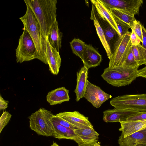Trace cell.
Segmentation results:
<instances>
[{
    "instance_id": "6da1fadb",
    "label": "cell",
    "mask_w": 146,
    "mask_h": 146,
    "mask_svg": "<svg viewBox=\"0 0 146 146\" xmlns=\"http://www.w3.org/2000/svg\"><path fill=\"white\" fill-rule=\"evenodd\" d=\"M35 14L40 25L46 50V39L52 24L56 19V0H24Z\"/></svg>"
},
{
    "instance_id": "7a4b0ae2",
    "label": "cell",
    "mask_w": 146,
    "mask_h": 146,
    "mask_svg": "<svg viewBox=\"0 0 146 146\" xmlns=\"http://www.w3.org/2000/svg\"><path fill=\"white\" fill-rule=\"evenodd\" d=\"M26 5V12L19 19L23 24V28L28 32L35 45L37 52V59L48 64L46 50L40 25L33 11L28 6Z\"/></svg>"
},
{
    "instance_id": "3957f363",
    "label": "cell",
    "mask_w": 146,
    "mask_h": 146,
    "mask_svg": "<svg viewBox=\"0 0 146 146\" xmlns=\"http://www.w3.org/2000/svg\"><path fill=\"white\" fill-rule=\"evenodd\" d=\"M137 68H130L123 66L104 69L101 75L102 78L108 83L115 87L128 85L138 77Z\"/></svg>"
},
{
    "instance_id": "277c9868",
    "label": "cell",
    "mask_w": 146,
    "mask_h": 146,
    "mask_svg": "<svg viewBox=\"0 0 146 146\" xmlns=\"http://www.w3.org/2000/svg\"><path fill=\"white\" fill-rule=\"evenodd\" d=\"M53 115L50 111L40 108L28 117L31 129L38 135L52 137L54 131L52 120Z\"/></svg>"
},
{
    "instance_id": "5b68a950",
    "label": "cell",
    "mask_w": 146,
    "mask_h": 146,
    "mask_svg": "<svg viewBox=\"0 0 146 146\" xmlns=\"http://www.w3.org/2000/svg\"><path fill=\"white\" fill-rule=\"evenodd\" d=\"M110 103L116 109L146 113V93L120 96L112 98Z\"/></svg>"
},
{
    "instance_id": "8992f818",
    "label": "cell",
    "mask_w": 146,
    "mask_h": 146,
    "mask_svg": "<svg viewBox=\"0 0 146 146\" xmlns=\"http://www.w3.org/2000/svg\"><path fill=\"white\" fill-rule=\"evenodd\" d=\"M131 32L128 31L116 42L110 60L108 67L110 68L120 67L124 65L131 48Z\"/></svg>"
},
{
    "instance_id": "52a82bcc",
    "label": "cell",
    "mask_w": 146,
    "mask_h": 146,
    "mask_svg": "<svg viewBox=\"0 0 146 146\" xmlns=\"http://www.w3.org/2000/svg\"><path fill=\"white\" fill-rule=\"evenodd\" d=\"M19 39L16 50V61L22 63L37 59V52L35 45L28 32L24 28Z\"/></svg>"
},
{
    "instance_id": "ba28073f",
    "label": "cell",
    "mask_w": 146,
    "mask_h": 146,
    "mask_svg": "<svg viewBox=\"0 0 146 146\" xmlns=\"http://www.w3.org/2000/svg\"><path fill=\"white\" fill-rule=\"evenodd\" d=\"M108 9L119 10L130 15L134 17L139 15L140 7L143 3L142 0H100Z\"/></svg>"
},
{
    "instance_id": "9c48e42d",
    "label": "cell",
    "mask_w": 146,
    "mask_h": 146,
    "mask_svg": "<svg viewBox=\"0 0 146 146\" xmlns=\"http://www.w3.org/2000/svg\"><path fill=\"white\" fill-rule=\"evenodd\" d=\"M92 4V8L91 12L95 16L103 30L112 53L114 50L115 43L120 37L110 23L98 12L94 5Z\"/></svg>"
},
{
    "instance_id": "30bf717a",
    "label": "cell",
    "mask_w": 146,
    "mask_h": 146,
    "mask_svg": "<svg viewBox=\"0 0 146 146\" xmlns=\"http://www.w3.org/2000/svg\"><path fill=\"white\" fill-rule=\"evenodd\" d=\"M111 97L99 87L88 81L84 97L94 107L99 108L103 103Z\"/></svg>"
},
{
    "instance_id": "8fae6325",
    "label": "cell",
    "mask_w": 146,
    "mask_h": 146,
    "mask_svg": "<svg viewBox=\"0 0 146 146\" xmlns=\"http://www.w3.org/2000/svg\"><path fill=\"white\" fill-rule=\"evenodd\" d=\"M74 140L79 146H96L98 143L99 134L93 128L77 129L74 130Z\"/></svg>"
},
{
    "instance_id": "7c38bea8",
    "label": "cell",
    "mask_w": 146,
    "mask_h": 146,
    "mask_svg": "<svg viewBox=\"0 0 146 146\" xmlns=\"http://www.w3.org/2000/svg\"><path fill=\"white\" fill-rule=\"evenodd\" d=\"M55 115L64 119L76 129L93 128L88 118L78 111H65L59 113Z\"/></svg>"
},
{
    "instance_id": "4fadbf2b",
    "label": "cell",
    "mask_w": 146,
    "mask_h": 146,
    "mask_svg": "<svg viewBox=\"0 0 146 146\" xmlns=\"http://www.w3.org/2000/svg\"><path fill=\"white\" fill-rule=\"evenodd\" d=\"M139 113L131 110L114 108L104 111L103 119L106 123L120 122L126 121L129 117Z\"/></svg>"
},
{
    "instance_id": "5bb4252c",
    "label": "cell",
    "mask_w": 146,
    "mask_h": 146,
    "mask_svg": "<svg viewBox=\"0 0 146 146\" xmlns=\"http://www.w3.org/2000/svg\"><path fill=\"white\" fill-rule=\"evenodd\" d=\"M118 142L119 146H146V128L125 137L121 133Z\"/></svg>"
},
{
    "instance_id": "9a60e30c",
    "label": "cell",
    "mask_w": 146,
    "mask_h": 146,
    "mask_svg": "<svg viewBox=\"0 0 146 146\" xmlns=\"http://www.w3.org/2000/svg\"><path fill=\"white\" fill-rule=\"evenodd\" d=\"M46 53L47 62L49 70L54 75H57L61 66V59L59 52L52 47L46 39Z\"/></svg>"
},
{
    "instance_id": "2e32d148",
    "label": "cell",
    "mask_w": 146,
    "mask_h": 146,
    "mask_svg": "<svg viewBox=\"0 0 146 146\" xmlns=\"http://www.w3.org/2000/svg\"><path fill=\"white\" fill-rule=\"evenodd\" d=\"M81 59L84 66L88 69L100 65L102 59V56L90 44H86Z\"/></svg>"
},
{
    "instance_id": "e0dca14e",
    "label": "cell",
    "mask_w": 146,
    "mask_h": 146,
    "mask_svg": "<svg viewBox=\"0 0 146 146\" xmlns=\"http://www.w3.org/2000/svg\"><path fill=\"white\" fill-rule=\"evenodd\" d=\"M88 70L84 66L78 72H76V85L74 91L76 94V102H78L84 97L88 81Z\"/></svg>"
},
{
    "instance_id": "ac0fdd59",
    "label": "cell",
    "mask_w": 146,
    "mask_h": 146,
    "mask_svg": "<svg viewBox=\"0 0 146 146\" xmlns=\"http://www.w3.org/2000/svg\"><path fill=\"white\" fill-rule=\"evenodd\" d=\"M69 90L63 87L49 92L46 96L47 101L52 106L69 101Z\"/></svg>"
},
{
    "instance_id": "d6986e66",
    "label": "cell",
    "mask_w": 146,
    "mask_h": 146,
    "mask_svg": "<svg viewBox=\"0 0 146 146\" xmlns=\"http://www.w3.org/2000/svg\"><path fill=\"white\" fill-rule=\"evenodd\" d=\"M121 127L119 130L124 137L146 128V120L135 121H125L119 122Z\"/></svg>"
},
{
    "instance_id": "ffe728a7",
    "label": "cell",
    "mask_w": 146,
    "mask_h": 146,
    "mask_svg": "<svg viewBox=\"0 0 146 146\" xmlns=\"http://www.w3.org/2000/svg\"><path fill=\"white\" fill-rule=\"evenodd\" d=\"M62 37L56 19L52 25L47 38L51 46L58 52L61 48Z\"/></svg>"
},
{
    "instance_id": "44dd1931",
    "label": "cell",
    "mask_w": 146,
    "mask_h": 146,
    "mask_svg": "<svg viewBox=\"0 0 146 146\" xmlns=\"http://www.w3.org/2000/svg\"><path fill=\"white\" fill-rule=\"evenodd\" d=\"M52 120L54 127L52 137L59 139H66L74 140L75 133L74 130L60 125L52 118Z\"/></svg>"
},
{
    "instance_id": "7402d4cb",
    "label": "cell",
    "mask_w": 146,
    "mask_h": 146,
    "mask_svg": "<svg viewBox=\"0 0 146 146\" xmlns=\"http://www.w3.org/2000/svg\"><path fill=\"white\" fill-rule=\"evenodd\" d=\"M90 1L95 6L98 12L110 23L120 37L117 25L109 10L103 4L100 0H91Z\"/></svg>"
},
{
    "instance_id": "603a6c76",
    "label": "cell",
    "mask_w": 146,
    "mask_h": 146,
    "mask_svg": "<svg viewBox=\"0 0 146 146\" xmlns=\"http://www.w3.org/2000/svg\"><path fill=\"white\" fill-rule=\"evenodd\" d=\"M90 19L94 21V25L96 28L97 33L100 40L105 48L108 57L110 60L111 56V52L110 46L106 40L104 32L100 26L95 16L91 12Z\"/></svg>"
},
{
    "instance_id": "cb8c5ba5",
    "label": "cell",
    "mask_w": 146,
    "mask_h": 146,
    "mask_svg": "<svg viewBox=\"0 0 146 146\" xmlns=\"http://www.w3.org/2000/svg\"><path fill=\"white\" fill-rule=\"evenodd\" d=\"M131 50L138 66H146V50L140 44L137 46L131 45Z\"/></svg>"
},
{
    "instance_id": "d4e9b609",
    "label": "cell",
    "mask_w": 146,
    "mask_h": 146,
    "mask_svg": "<svg viewBox=\"0 0 146 146\" xmlns=\"http://www.w3.org/2000/svg\"><path fill=\"white\" fill-rule=\"evenodd\" d=\"M108 9L112 15L127 24L130 26L131 28L132 27L133 22L135 19L134 17L127 14L116 9Z\"/></svg>"
},
{
    "instance_id": "484cf974",
    "label": "cell",
    "mask_w": 146,
    "mask_h": 146,
    "mask_svg": "<svg viewBox=\"0 0 146 146\" xmlns=\"http://www.w3.org/2000/svg\"><path fill=\"white\" fill-rule=\"evenodd\" d=\"M70 44L73 52L81 58L86 45L85 42L78 38H75L70 42Z\"/></svg>"
},
{
    "instance_id": "4316f807",
    "label": "cell",
    "mask_w": 146,
    "mask_h": 146,
    "mask_svg": "<svg viewBox=\"0 0 146 146\" xmlns=\"http://www.w3.org/2000/svg\"><path fill=\"white\" fill-rule=\"evenodd\" d=\"M112 15L117 25L120 37L129 31V29L131 28L129 25L119 20L113 15Z\"/></svg>"
},
{
    "instance_id": "83f0119b",
    "label": "cell",
    "mask_w": 146,
    "mask_h": 146,
    "mask_svg": "<svg viewBox=\"0 0 146 146\" xmlns=\"http://www.w3.org/2000/svg\"><path fill=\"white\" fill-rule=\"evenodd\" d=\"M123 66L128 68L137 69L139 67L135 60L131 48Z\"/></svg>"
},
{
    "instance_id": "f1b7e54d",
    "label": "cell",
    "mask_w": 146,
    "mask_h": 146,
    "mask_svg": "<svg viewBox=\"0 0 146 146\" xmlns=\"http://www.w3.org/2000/svg\"><path fill=\"white\" fill-rule=\"evenodd\" d=\"M12 115L7 111L3 112L0 118V133L4 127L8 124Z\"/></svg>"
},
{
    "instance_id": "f546056e",
    "label": "cell",
    "mask_w": 146,
    "mask_h": 146,
    "mask_svg": "<svg viewBox=\"0 0 146 146\" xmlns=\"http://www.w3.org/2000/svg\"><path fill=\"white\" fill-rule=\"evenodd\" d=\"M132 28L135 33L140 38L141 42H142V25L139 21L135 19L133 22Z\"/></svg>"
},
{
    "instance_id": "4dcf8cb0",
    "label": "cell",
    "mask_w": 146,
    "mask_h": 146,
    "mask_svg": "<svg viewBox=\"0 0 146 146\" xmlns=\"http://www.w3.org/2000/svg\"><path fill=\"white\" fill-rule=\"evenodd\" d=\"M52 118L59 124L66 128L73 130L77 129L72 126L64 119L56 115H54Z\"/></svg>"
},
{
    "instance_id": "1f68e13d",
    "label": "cell",
    "mask_w": 146,
    "mask_h": 146,
    "mask_svg": "<svg viewBox=\"0 0 146 146\" xmlns=\"http://www.w3.org/2000/svg\"><path fill=\"white\" fill-rule=\"evenodd\" d=\"M146 120V113L139 112L128 117L126 121H135Z\"/></svg>"
},
{
    "instance_id": "d6a6232c",
    "label": "cell",
    "mask_w": 146,
    "mask_h": 146,
    "mask_svg": "<svg viewBox=\"0 0 146 146\" xmlns=\"http://www.w3.org/2000/svg\"><path fill=\"white\" fill-rule=\"evenodd\" d=\"M131 31L130 36V41L131 45L133 46H137L140 44L141 41L135 33L133 29L131 28Z\"/></svg>"
},
{
    "instance_id": "836d02e7",
    "label": "cell",
    "mask_w": 146,
    "mask_h": 146,
    "mask_svg": "<svg viewBox=\"0 0 146 146\" xmlns=\"http://www.w3.org/2000/svg\"><path fill=\"white\" fill-rule=\"evenodd\" d=\"M9 102L8 101L5 100L1 96H0V110H3L7 108L8 106Z\"/></svg>"
},
{
    "instance_id": "e575fe53",
    "label": "cell",
    "mask_w": 146,
    "mask_h": 146,
    "mask_svg": "<svg viewBox=\"0 0 146 146\" xmlns=\"http://www.w3.org/2000/svg\"><path fill=\"white\" fill-rule=\"evenodd\" d=\"M142 46L146 50V29L142 25Z\"/></svg>"
},
{
    "instance_id": "d590c367",
    "label": "cell",
    "mask_w": 146,
    "mask_h": 146,
    "mask_svg": "<svg viewBox=\"0 0 146 146\" xmlns=\"http://www.w3.org/2000/svg\"><path fill=\"white\" fill-rule=\"evenodd\" d=\"M137 76L138 77H142L146 79V66L144 68L138 70Z\"/></svg>"
},
{
    "instance_id": "8d00e7d4",
    "label": "cell",
    "mask_w": 146,
    "mask_h": 146,
    "mask_svg": "<svg viewBox=\"0 0 146 146\" xmlns=\"http://www.w3.org/2000/svg\"><path fill=\"white\" fill-rule=\"evenodd\" d=\"M50 146H59L56 143L54 142H53V143Z\"/></svg>"
}]
</instances>
